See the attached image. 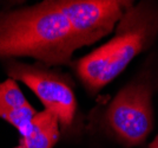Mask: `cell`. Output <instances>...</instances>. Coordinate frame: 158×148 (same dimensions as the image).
Masks as SVG:
<instances>
[{"instance_id": "52a82bcc", "label": "cell", "mask_w": 158, "mask_h": 148, "mask_svg": "<svg viewBox=\"0 0 158 148\" xmlns=\"http://www.w3.org/2000/svg\"><path fill=\"white\" fill-rule=\"evenodd\" d=\"M60 139V126L56 114L44 109L37 111L25 137L15 148H53Z\"/></svg>"}, {"instance_id": "5b68a950", "label": "cell", "mask_w": 158, "mask_h": 148, "mask_svg": "<svg viewBox=\"0 0 158 148\" xmlns=\"http://www.w3.org/2000/svg\"><path fill=\"white\" fill-rule=\"evenodd\" d=\"M79 47L93 44L113 30L133 5L125 0H58Z\"/></svg>"}, {"instance_id": "3957f363", "label": "cell", "mask_w": 158, "mask_h": 148, "mask_svg": "<svg viewBox=\"0 0 158 148\" xmlns=\"http://www.w3.org/2000/svg\"><path fill=\"white\" fill-rule=\"evenodd\" d=\"M8 78L23 82L44 104L46 110L58 117L60 130L67 133L77 115V100L72 82L67 75L43 63H24L17 59L4 62Z\"/></svg>"}, {"instance_id": "277c9868", "label": "cell", "mask_w": 158, "mask_h": 148, "mask_svg": "<svg viewBox=\"0 0 158 148\" xmlns=\"http://www.w3.org/2000/svg\"><path fill=\"white\" fill-rule=\"evenodd\" d=\"M152 87L148 81L135 80L110 102L104 115L109 133L125 147L145 142L153 128Z\"/></svg>"}, {"instance_id": "6da1fadb", "label": "cell", "mask_w": 158, "mask_h": 148, "mask_svg": "<svg viewBox=\"0 0 158 148\" xmlns=\"http://www.w3.org/2000/svg\"><path fill=\"white\" fill-rule=\"evenodd\" d=\"M78 49L58 0L0 13V61L32 57L47 67L64 65Z\"/></svg>"}, {"instance_id": "ba28073f", "label": "cell", "mask_w": 158, "mask_h": 148, "mask_svg": "<svg viewBox=\"0 0 158 148\" xmlns=\"http://www.w3.org/2000/svg\"><path fill=\"white\" fill-rule=\"evenodd\" d=\"M149 148H158V134H157V136L155 137V140L149 145Z\"/></svg>"}, {"instance_id": "7a4b0ae2", "label": "cell", "mask_w": 158, "mask_h": 148, "mask_svg": "<svg viewBox=\"0 0 158 148\" xmlns=\"http://www.w3.org/2000/svg\"><path fill=\"white\" fill-rule=\"evenodd\" d=\"M158 38V4L140 1L119 20L114 36L92 52L73 63L87 93L97 94Z\"/></svg>"}, {"instance_id": "8992f818", "label": "cell", "mask_w": 158, "mask_h": 148, "mask_svg": "<svg viewBox=\"0 0 158 148\" xmlns=\"http://www.w3.org/2000/svg\"><path fill=\"white\" fill-rule=\"evenodd\" d=\"M35 114L17 81L7 78L0 83V119L12 124L19 132L20 139L27 135Z\"/></svg>"}]
</instances>
